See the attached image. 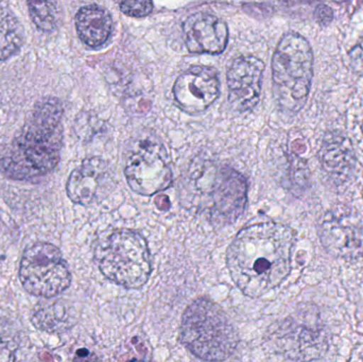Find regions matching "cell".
<instances>
[{
	"instance_id": "cell-1",
	"label": "cell",
	"mask_w": 363,
	"mask_h": 362,
	"mask_svg": "<svg viewBox=\"0 0 363 362\" xmlns=\"http://www.w3.org/2000/svg\"><path fill=\"white\" fill-rule=\"evenodd\" d=\"M294 234L287 225L262 221L243 227L226 252V266L237 288L262 297L289 276Z\"/></svg>"
},
{
	"instance_id": "cell-2",
	"label": "cell",
	"mask_w": 363,
	"mask_h": 362,
	"mask_svg": "<svg viewBox=\"0 0 363 362\" xmlns=\"http://www.w3.org/2000/svg\"><path fill=\"white\" fill-rule=\"evenodd\" d=\"M63 106L55 97L36 101L21 129L0 144V171L17 181L42 179L55 170L63 147Z\"/></svg>"
},
{
	"instance_id": "cell-3",
	"label": "cell",
	"mask_w": 363,
	"mask_h": 362,
	"mask_svg": "<svg viewBox=\"0 0 363 362\" xmlns=\"http://www.w3.org/2000/svg\"><path fill=\"white\" fill-rule=\"evenodd\" d=\"M181 203L216 225L235 222L245 210L247 182L242 174L211 161L194 162L181 186Z\"/></svg>"
},
{
	"instance_id": "cell-4",
	"label": "cell",
	"mask_w": 363,
	"mask_h": 362,
	"mask_svg": "<svg viewBox=\"0 0 363 362\" xmlns=\"http://www.w3.org/2000/svg\"><path fill=\"white\" fill-rule=\"evenodd\" d=\"M181 342L196 358L221 362L230 358L239 336L224 310L208 298H198L182 316Z\"/></svg>"
},
{
	"instance_id": "cell-5",
	"label": "cell",
	"mask_w": 363,
	"mask_h": 362,
	"mask_svg": "<svg viewBox=\"0 0 363 362\" xmlns=\"http://www.w3.org/2000/svg\"><path fill=\"white\" fill-rule=\"evenodd\" d=\"M313 77L311 45L300 34L286 33L279 40L272 60L273 91L281 111L296 113L305 106Z\"/></svg>"
},
{
	"instance_id": "cell-6",
	"label": "cell",
	"mask_w": 363,
	"mask_h": 362,
	"mask_svg": "<svg viewBox=\"0 0 363 362\" xmlns=\"http://www.w3.org/2000/svg\"><path fill=\"white\" fill-rule=\"evenodd\" d=\"M95 257L104 276L125 288L145 286L152 272L148 242L132 230H116L106 236L96 248Z\"/></svg>"
},
{
	"instance_id": "cell-7",
	"label": "cell",
	"mask_w": 363,
	"mask_h": 362,
	"mask_svg": "<svg viewBox=\"0 0 363 362\" xmlns=\"http://www.w3.org/2000/svg\"><path fill=\"white\" fill-rule=\"evenodd\" d=\"M18 274L28 293L44 299L57 297L72 283L69 267L61 251L48 242H36L23 251Z\"/></svg>"
},
{
	"instance_id": "cell-8",
	"label": "cell",
	"mask_w": 363,
	"mask_h": 362,
	"mask_svg": "<svg viewBox=\"0 0 363 362\" xmlns=\"http://www.w3.org/2000/svg\"><path fill=\"white\" fill-rule=\"evenodd\" d=\"M125 176L138 195L151 197L169 188L174 176L167 149L155 138L138 140L128 153Z\"/></svg>"
},
{
	"instance_id": "cell-9",
	"label": "cell",
	"mask_w": 363,
	"mask_h": 362,
	"mask_svg": "<svg viewBox=\"0 0 363 362\" xmlns=\"http://www.w3.org/2000/svg\"><path fill=\"white\" fill-rule=\"evenodd\" d=\"M322 246L336 259L354 261L363 257V219L357 212L338 208L320 221Z\"/></svg>"
},
{
	"instance_id": "cell-10",
	"label": "cell",
	"mask_w": 363,
	"mask_h": 362,
	"mask_svg": "<svg viewBox=\"0 0 363 362\" xmlns=\"http://www.w3.org/2000/svg\"><path fill=\"white\" fill-rule=\"evenodd\" d=\"M172 91L174 100L184 112L200 114L219 97V77L213 68L192 66L178 77Z\"/></svg>"
},
{
	"instance_id": "cell-11",
	"label": "cell",
	"mask_w": 363,
	"mask_h": 362,
	"mask_svg": "<svg viewBox=\"0 0 363 362\" xmlns=\"http://www.w3.org/2000/svg\"><path fill=\"white\" fill-rule=\"evenodd\" d=\"M270 337L277 352L294 361L319 359L328 349V338L321 329H313L291 319L277 325Z\"/></svg>"
},
{
	"instance_id": "cell-12",
	"label": "cell",
	"mask_w": 363,
	"mask_h": 362,
	"mask_svg": "<svg viewBox=\"0 0 363 362\" xmlns=\"http://www.w3.org/2000/svg\"><path fill=\"white\" fill-rule=\"evenodd\" d=\"M264 63L253 55L234 60L226 74L228 102L233 110L247 112L259 101Z\"/></svg>"
},
{
	"instance_id": "cell-13",
	"label": "cell",
	"mask_w": 363,
	"mask_h": 362,
	"mask_svg": "<svg viewBox=\"0 0 363 362\" xmlns=\"http://www.w3.org/2000/svg\"><path fill=\"white\" fill-rule=\"evenodd\" d=\"M183 35L190 52L220 55L228 46V28L219 17L198 12L184 21Z\"/></svg>"
},
{
	"instance_id": "cell-14",
	"label": "cell",
	"mask_w": 363,
	"mask_h": 362,
	"mask_svg": "<svg viewBox=\"0 0 363 362\" xmlns=\"http://www.w3.org/2000/svg\"><path fill=\"white\" fill-rule=\"evenodd\" d=\"M108 171V164L100 157L84 159L68 178L66 184L68 198L80 205L93 203L97 199L100 189L106 185Z\"/></svg>"
},
{
	"instance_id": "cell-15",
	"label": "cell",
	"mask_w": 363,
	"mask_h": 362,
	"mask_svg": "<svg viewBox=\"0 0 363 362\" xmlns=\"http://www.w3.org/2000/svg\"><path fill=\"white\" fill-rule=\"evenodd\" d=\"M113 26L110 12L97 4L82 6L76 15L79 38L89 48L104 46L112 35Z\"/></svg>"
},
{
	"instance_id": "cell-16",
	"label": "cell",
	"mask_w": 363,
	"mask_h": 362,
	"mask_svg": "<svg viewBox=\"0 0 363 362\" xmlns=\"http://www.w3.org/2000/svg\"><path fill=\"white\" fill-rule=\"evenodd\" d=\"M23 26L10 9L0 6V61L13 57L23 44Z\"/></svg>"
},
{
	"instance_id": "cell-17",
	"label": "cell",
	"mask_w": 363,
	"mask_h": 362,
	"mask_svg": "<svg viewBox=\"0 0 363 362\" xmlns=\"http://www.w3.org/2000/svg\"><path fill=\"white\" fill-rule=\"evenodd\" d=\"M323 157V164L328 171L338 174L339 171L347 174V169H351L354 162H352L351 148L347 140L343 138L336 137L335 140H328V144L324 145L321 151Z\"/></svg>"
},
{
	"instance_id": "cell-18",
	"label": "cell",
	"mask_w": 363,
	"mask_h": 362,
	"mask_svg": "<svg viewBox=\"0 0 363 362\" xmlns=\"http://www.w3.org/2000/svg\"><path fill=\"white\" fill-rule=\"evenodd\" d=\"M30 16L34 25L45 32H50L59 23V4L57 2H28Z\"/></svg>"
},
{
	"instance_id": "cell-19",
	"label": "cell",
	"mask_w": 363,
	"mask_h": 362,
	"mask_svg": "<svg viewBox=\"0 0 363 362\" xmlns=\"http://www.w3.org/2000/svg\"><path fill=\"white\" fill-rule=\"evenodd\" d=\"M121 10L128 16L142 18L148 16L153 11V2L147 1H123L121 4Z\"/></svg>"
},
{
	"instance_id": "cell-20",
	"label": "cell",
	"mask_w": 363,
	"mask_h": 362,
	"mask_svg": "<svg viewBox=\"0 0 363 362\" xmlns=\"http://www.w3.org/2000/svg\"><path fill=\"white\" fill-rule=\"evenodd\" d=\"M16 361V344L0 332V362Z\"/></svg>"
},
{
	"instance_id": "cell-21",
	"label": "cell",
	"mask_w": 363,
	"mask_h": 362,
	"mask_svg": "<svg viewBox=\"0 0 363 362\" xmlns=\"http://www.w3.org/2000/svg\"><path fill=\"white\" fill-rule=\"evenodd\" d=\"M350 61L355 72L363 76V36L350 52Z\"/></svg>"
},
{
	"instance_id": "cell-22",
	"label": "cell",
	"mask_w": 363,
	"mask_h": 362,
	"mask_svg": "<svg viewBox=\"0 0 363 362\" xmlns=\"http://www.w3.org/2000/svg\"><path fill=\"white\" fill-rule=\"evenodd\" d=\"M74 362H101L94 353L89 352L86 349H81L77 352Z\"/></svg>"
},
{
	"instance_id": "cell-23",
	"label": "cell",
	"mask_w": 363,
	"mask_h": 362,
	"mask_svg": "<svg viewBox=\"0 0 363 362\" xmlns=\"http://www.w3.org/2000/svg\"><path fill=\"white\" fill-rule=\"evenodd\" d=\"M315 16H317L318 21L320 23H328L333 19V11L328 6H320L317 8Z\"/></svg>"
},
{
	"instance_id": "cell-24",
	"label": "cell",
	"mask_w": 363,
	"mask_h": 362,
	"mask_svg": "<svg viewBox=\"0 0 363 362\" xmlns=\"http://www.w3.org/2000/svg\"><path fill=\"white\" fill-rule=\"evenodd\" d=\"M362 131H363V125H362Z\"/></svg>"
}]
</instances>
